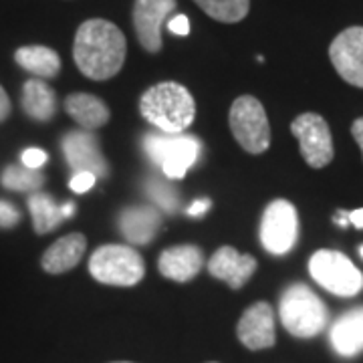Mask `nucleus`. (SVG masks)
Masks as SVG:
<instances>
[{
  "mask_svg": "<svg viewBox=\"0 0 363 363\" xmlns=\"http://www.w3.org/2000/svg\"><path fill=\"white\" fill-rule=\"evenodd\" d=\"M162 228V214L157 208H128L119 216V233L131 245H147Z\"/></svg>",
  "mask_w": 363,
  "mask_h": 363,
  "instance_id": "18",
  "label": "nucleus"
},
{
  "mask_svg": "<svg viewBox=\"0 0 363 363\" xmlns=\"http://www.w3.org/2000/svg\"><path fill=\"white\" fill-rule=\"evenodd\" d=\"M176 0H135L133 28L138 40L147 52L162 51V26L176 11Z\"/></svg>",
  "mask_w": 363,
  "mask_h": 363,
  "instance_id": "11",
  "label": "nucleus"
},
{
  "mask_svg": "<svg viewBox=\"0 0 363 363\" xmlns=\"http://www.w3.org/2000/svg\"><path fill=\"white\" fill-rule=\"evenodd\" d=\"M236 335L240 339V343L250 351L272 347L277 335H274V313L271 305L264 301L250 305L238 321Z\"/></svg>",
  "mask_w": 363,
  "mask_h": 363,
  "instance_id": "13",
  "label": "nucleus"
},
{
  "mask_svg": "<svg viewBox=\"0 0 363 363\" xmlns=\"http://www.w3.org/2000/svg\"><path fill=\"white\" fill-rule=\"evenodd\" d=\"M204 13L226 25L240 23L250 11V0H194Z\"/></svg>",
  "mask_w": 363,
  "mask_h": 363,
  "instance_id": "23",
  "label": "nucleus"
},
{
  "mask_svg": "<svg viewBox=\"0 0 363 363\" xmlns=\"http://www.w3.org/2000/svg\"><path fill=\"white\" fill-rule=\"evenodd\" d=\"M0 184L13 192H39L45 184V174L26 166H9L0 176Z\"/></svg>",
  "mask_w": 363,
  "mask_h": 363,
  "instance_id": "24",
  "label": "nucleus"
},
{
  "mask_svg": "<svg viewBox=\"0 0 363 363\" xmlns=\"http://www.w3.org/2000/svg\"><path fill=\"white\" fill-rule=\"evenodd\" d=\"M65 111L75 123L87 131L104 128L111 116L107 104L91 93H71L65 99Z\"/></svg>",
  "mask_w": 363,
  "mask_h": 363,
  "instance_id": "19",
  "label": "nucleus"
},
{
  "mask_svg": "<svg viewBox=\"0 0 363 363\" xmlns=\"http://www.w3.org/2000/svg\"><path fill=\"white\" fill-rule=\"evenodd\" d=\"M208 208H210V200L204 198V200H196L194 204L188 208L186 212H188V216H202L204 212H208Z\"/></svg>",
  "mask_w": 363,
  "mask_h": 363,
  "instance_id": "31",
  "label": "nucleus"
},
{
  "mask_svg": "<svg viewBox=\"0 0 363 363\" xmlns=\"http://www.w3.org/2000/svg\"><path fill=\"white\" fill-rule=\"evenodd\" d=\"M18 222H21L18 208L6 200H0V228H14Z\"/></svg>",
  "mask_w": 363,
  "mask_h": 363,
  "instance_id": "26",
  "label": "nucleus"
},
{
  "mask_svg": "<svg viewBox=\"0 0 363 363\" xmlns=\"http://www.w3.org/2000/svg\"><path fill=\"white\" fill-rule=\"evenodd\" d=\"M298 238L297 208L289 200H272L262 212L260 245L274 257L291 252Z\"/></svg>",
  "mask_w": 363,
  "mask_h": 363,
  "instance_id": "8",
  "label": "nucleus"
},
{
  "mask_svg": "<svg viewBox=\"0 0 363 363\" xmlns=\"http://www.w3.org/2000/svg\"><path fill=\"white\" fill-rule=\"evenodd\" d=\"M28 210L33 216V228L37 234H49L65 220L63 206H59L51 196L35 192L28 196Z\"/></svg>",
  "mask_w": 363,
  "mask_h": 363,
  "instance_id": "22",
  "label": "nucleus"
},
{
  "mask_svg": "<svg viewBox=\"0 0 363 363\" xmlns=\"http://www.w3.org/2000/svg\"><path fill=\"white\" fill-rule=\"evenodd\" d=\"M329 343L341 357H355L363 351V305L343 313L329 331Z\"/></svg>",
  "mask_w": 363,
  "mask_h": 363,
  "instance_id": "16",
  "label": "nucleus"
},
{
  "mask_svg": "<svg viewBox=\"0 0 363 363\" xmlns=\"http://www.w3.org/2000/svg\"><path fill=\"white\" fill-rule=\"evenodd\" d=\"M95 182H97V176H95V174H91V172H77V174H73V178L69 180V188H71L73 192H77V194H83V192H87V190H91V188L95 186Z\"/></svg>",
  "mask_w": 363,
  "mask_h": 363,
  "instance_id": "27",
  "label": "nucleus"
},
{
  "mask_svg": "<svg viewBox=\"0 0 363 363\" xmlns=\"http://www.w3.org/2000/svg\"><path fill=\"white\" fill-rule=\"evenodd\" d=\"M313 281L337 297H355L363 289V272L339 250H317L309 260Z\"/></svg>",
  "mask_w": 363,
  "mask_h": 363,
  "instance_id": "7",
  "label": "nucleus"
},
{
  "mask_svg": "<svg viewBox=\"0 0 363 363\" xmlns=\"http://www.w3.org/2000/svg\"><path fill=\"white\" fill-rule=\"evenodd\" d=\"M329 59L339 77L363 89V26L341 30L329 45Z\"/></svg>",
  "mask_w": 363,
  "mask_h": 363,
  "instance_id": "10",
  "label": "nucleus"
},
{
  "mask_svg": "<svg viewBox=\"0 0 363 363\" xmlns=\"http://www.w3.org/2000/svg\"><path fill=\"white\" fill-rule=\"evenodd\" d=\"M117 363H130V362H117Z\"/></svg>",
  "mask_w": 363,
  "mask_h": 363,
  "instance_id": "36",
  "label": "nucleus"
},
{
  "mask_svg": "<svg viewBox=\"0 0 363 363\" xmlns=\"http://www.w3.org/2000/svg\"><path fill=\"white\" fill-rule=\"evenodd\" d=\"M140 113L162 133H184L194 121L196 101L184 85L176 81H162L143 93Z\"/></svg>",
  "mask_w": 363,
  "mask_h": 363,
  "instance_id": "2",
  "label": "nucleus"
},
{
  "mask_svg": "<svg viewBox=\"0 0 363 363\" xmlns=\"http://www.w3.org/2000/svg\"><path fill=\"white\" fill-rule=\"evenodd\" d=\"M335 222H337L339 226H347V222H350V212H345V210H339L337 216H335Z\"/></svg>",
  "mask_w": 363,
  "mask_h": 363,
  "instance_id": "34",
  "label": "nucleus"
},
{
  "mask_svg": "<svg viewBox=\"0 0 363 363\" xmlns=\"http://www.w3.org/2000/svg\"><path fill=\"white\" fill-rule=\"evenodd\" d=\"M279 315L286 331L298 339L319 335L329 323V311L307 285L295 283L281 295Z\"/></svg>",
  "mask_w": 363,
  "mask_h": 363,
  "instance_id": "3",
  "label": "nucleus"
},
{
  "mask_svg": "<svg viewBox=\"0 0 363 363\" xmlns=\"http://www.w3.org/2000/svg\"><path fill=\"white\" fill-rule=\"evenodd\" d=\"M9 116H11V99H9L6 91L2 89V85H0V123L6 121Z\"/></svg>",
  "mask_w": 363,
  "mask_h": 363,
  "instance_id": "30",
  "label": "nucleus"
},
{
  "mask_svg": "<svg viewBox=\"0 0 363 363\" xmlns=\"http://www.w3.org/2000/svg\"><path fill=\"white\" fill-rule=\"evenodd\" d=\"M228 123H230L234 140L240 143V147L248 154L259 156L271 147L269 117L257 97L240 95L238 99H234L230 113H228Z\"/></svg>",
  "mask_w": 363,
  "mask_h": 363,
  "instance_id": "6",
  "label": "nucleus"
},
{
  "mask_svg": "<svg viewBox=\"0 0 363 363\" xmlns=\"http://www.w3.org/2000/svg\"><path fill=\"white\" fill-rule=\"evenodd\" d=\"M359 252H362V257H363V247H362V248H359Z\"/></svg>",
  "mask_w": 363,
  "mask_h": 363,
  "instance_id": "35",
  "label": "nucleus"
},
{
  "mask_svg": "<svg viewBox=\"0 0 363 363\" xmlns=\"http://www.w3.org/2000/svg\"><path fill=\"white\" fill-rule=\"evenodd\" d=\"M21 160H23V166H26V168L40 169L47 164L49 156H47V152H43L39 147H28V150L23 152Z\"/></svg>",
  "mask_w": 363,
  "mask_h": 363,
  "instance_id": "28",
  "label": "nucleus"
},
{
  "mask_svg": "<svg viewBox=\"0 0 363 363\" xmlns=\"http://www.w3.org/2000/svg\"><path fill=\"white\" fill-rule=\"evenodd\" d=\"M204 267V255L202 248L196 245H180L164 250L157 260L160 272L176 283H188L192 281Z\"/></svg>",
  "mask_w": 363,
  "mask_h": 363,
  "instance_id": "15",
  "label": "nucleus"
},
{
  "mask_svg": "<svg viewBox=\"0 0 363 363\" xmlns=\"http://www.w3.org/2000/svg\"><path fill=\"white\" fill-rule=\"evenodd\" d=\"M257 271V259L250 255H240L234 247H222L208 260V272L220 279L226 285L238 291Z\"/></svg>",
  "mask_w": 363,
  "mask_h": 363,
  "instance_id": "14",
  "label": "nucleus"
},
{
  "mask_svg": "<svg viewBox=\"0 0 363 363\" xmlns=\"http://www.w3.org/2000/svg\"><path fill=\"white\" fill-rule=\"evenodd\" d=\"M143 150L147 157L169 180H180L194 166L202 152V143L188 133H147L143 135Z\"/></svg>",
  "mask_w": 363,
  "mask_h": 363,
  "instance_id": "4",
  "label": "nucleus"
},
{
  "mask_svg": "<svg viewBox=\"0 0 363 363\" xmlns=\"http://www.w3.org/2000/svg\"><path fill=\"white\" fill-rule=\"evenodd\" d=\"M351 135L355 138V142L359 145V150H362L363 154V117H357L355 121H353V125H351Z\"/></svg>",
  "mask_w": 363,
  "mask_h": 363,
  "instance_id": "32",
  "label": "nucleus"
},
{
  "mask_svg": "<svg viewBox=\"0 0 363 363\" xmlns=\"http://www.w3.org/2000/svg\"><path fill=\"white\" fill-rule=\"evenodd\" d=\"M63 154H65L67 166L73 174L91 172L97 178H105L109 174L107 162L99 147V140L91 131H69L63 138Z\"/></svg>",
  "mask_w": 363,
  "mask_h": 363,
  "instance_id": "12",
  "label": "nucleus"
},
{
  "mask_svg": "<svg viewBox=\"0 0 363 363\" xmlns=\"http://www.w3.org/2000/svg\"><path fill=\"white\" fill-rule=\"evenodd\" d=\"M350 222L353 224V226H355V228L363 230V208L350 212Z\"/></svg>",
  "mask_w": 363,
  "mask_h": 363,
  "instance_id": "33",
  "label": "nucleus"
},
{
  "mask_svg": "<svg viewBox=\"0 0 363 363\" xmlns=\"http://www.w3.org/2000/svg\"><path fill=\"white\" fill-rule=\"evenodd\" d=\"M91 277L104 285L133 286L145 274V262L135 248L125 245L99 247L89 259Z\"/></svg>",
  "mask_w": 363,
  "mask_h": 363,
  "instance_id": "5",
  "label": "nucleus"
},
{
  "mask_svg": "<svg viewBox=\"0 0 363 363\" xmlns=\"http://www.w3.org/2000/svg\"><path fill=\"white\" fill-rule=\"evenodd\" d=\"M85 250H87V240L83 234H67L59 240H55L51 247L45 250L40 259V267L49 274H63L71 271L73 267H77L81 259L85 257Z\"/></svg>",
  "mask_w": 363,
  "mask_h": 363,
  "instance_id": "17",
  "label": "nucleus"
},
{
  "mask_svg": "<svg viewBox=\"0 0 363 363\" xmlns=\"http://www.w3.org/2000/svg\"><path fill=\"white\" fill-rule=\"evenodd\" d=\"M128 55V40L119 26L105 18H89L77 28L73 59L91 81H107L121 71Z\"/></svg>",
  "mask_w": 363,
  "mask_h": 363,
  "instance_id": "1",
  "label": "nucleus"
},
{
  "mask_svg": "<svg viewBox=\"0 0 363 363\" xmlns=\"http://www.w3.org/2000/svg\"><path fill=\"white\" fill-rule=\"evenodd\" d=\"M14 61L37 79H52L61 71V57L45 45L21 47L14 52Z\"/></svg>",
  "mask_w": 363,
  "mask_h": 363,
  "instance_id": "21",
  "label": "nucleus"
},
{
  "mask_svg": "<svg viewBox=\"0 0 363 363\" xmlns=\"http://www.w3.org/2000/svg\"><path fill=\"white\" fill-rule=\"evenodd\" d=\"M145 192L154 200L160 210L164 212H176L178 204H180V196L178 192L169 186L168 182L157 180V178H150L145 182Z\"/></svg>",
  "mask_w": 363,
  "mask_h": 363,
  "instance_id": "25",
  "label": "nucleus"
},
{
  "mask_svg": "<svg viewBox=\"0 0 363 363\" xmlns=\"http://www.w3.org/2000/svg\"><path fill=\"white\" fill-rule=\"evenodd\" d=\"M168 28L174 35H180V37H188L190 35V21L186 14H176L172 21L168 23Z\"/></svg>",
  "mask_w": 363,
  "mask_h": 363,
  "instance_id": "29",
  "label": "nucleus"
},
{
  "mask_svg": "<svg viewBox=\"0 0 363 363\" xmlns=\"http://www.w3.org/2000/svg\"><path fill=\"white\" fill-rule=\"evenodd\" d=\"M291 131L297 138L303 160L315 169H321L333 160V135L329 123L319 113H301L293 119Z\"/></svg>",
  "mask_w": 363,
  "mask_h": 363,
  "instance_id": "9",
  "label": "nucleus"
},
{
  "mask_svg": "<svg viewBox=\"0 0 363 363\" xmlns=\"http://www.w3.org/2000/svg\"><path fill=\"white\" fill-rule=\"evenodd\" d=\"M21 104L30 119L47 123L57 113V93L45 79H28L23 87Z\"/></svg>",
  "mask_w": 363,
  "mask_h": 363,
  "instance_id": "20",
  "label": "nucleus"
}]
</instances>
